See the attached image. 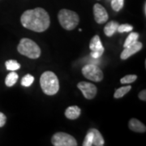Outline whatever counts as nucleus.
Instances as JSON below:
<instances>
[{"label":"nucleus","mask_w":146,"mask_h":146,"mask_svg":"<svg viewBox=\"0 0 146 146\" xmlns=\"http://www.w3.org/2000/svg\"><path fill=\"white\" fill-rule=\"evenodd\" d=\"M22 25L27 29L36 33L46 31L50 25V18L45 9L36 7L25 11L21 18Z\"/></svg>","instance_id":"f257e3e1"},{"label":"nucleus","mask_w":146,"mask_h":146,"mask_svg":"<svg viewBox=\"0 0 146 146\" xmlns=\"http://www.w3.org/2000/svg\"><path fill=\"white\" fill-rule=\"evenodd\" d=\"M40 84L43 93L49 96L56 94L59 90V81L57 76L50 71L45 72L41 76Z\"/></svg>","instance_id":"f03ea898"},{"label":"nucleus","mask_w":146,"mask_h":146,"mask_svg":"<svg viewBox=\"0 0 146 146\" xmlns=\"http://www.w3.org/2000/svg\"><path fill=\"white\" fill-rule=\"evenodd\" d=\"M17 50L22 55L33 59L41 56V49L36 42L29 38H22L17 46Z\"/></svg>","instance_id":"7ed1b4c3"},{"label":"nucleus","mask_w":146,"mask_h":146,"mask_svg":"<svg viewBox=\"0 0 146 146\" xmlns=\"http://www.w3.org/2000/svg\"><path fill=\"white\" fill-rule=\"evenodd\" d=\"M58 19L64 29L73 30L79 25L80 18L77 13L68 9H62L58 14Z\"/></svg>","instance_id":"20e7f679"},{"label":"nucleus","mask_w":146,"mask_h":146,"mask_svg":"<svg viewBox=\"0 0 146 146\" xmlns=\"http://www.w3.org/2000/svg\"><path fill=\"white\" fill-rule=\"evenodd\" d=\"M83 76L94 82H100L103 79V72L98 66L94 64H87L82 68Z\"/></svg>","instance_id":"39448f33"},{"label":"nucleus","mask_w":146,"mask_h":146,"mask_svg":"<svg viewBox=\"0 0 146 146\" xmlns=\"http://www.w3.org/2000/svg\"><path fill=\"white\" fill-rule=\"evenodd\" d=\"M51 143L54 146H76L77 141L72 136L65 132H57L51 138Z\"/></svg>","instance_id":"423d86ee"},{"label":"nucleus","mask_w":146,"mask_h":146,"mask_svg":"<svg viewBox=\"0 0 146 146\" xmlns=\"http://www.w3.org/2000/svg\"><path fill=\"white\" fill-rule=\"evenodd\" d=\"M89 48L91 50V57L97 59L99 58L104 53V47L102 46V43L101 42L100 36L98 35H95V36L91 39L90 43H89Z\"/></svg>","instance_id":"0eeeda50"},{"label":"nucleus","mask_w":146,"mask_h":146,"mask_svg":"<svg viewBox=\"0 0 146 146\" xmlns=\"http://www.w3.org/2000/svg\"><path fill=\"white\" fill-rule=\"evenodd\" d=\"M77 87L81 91L84 97L86 99H94L97 94V92H98L97 87L94 84L89 83V82H84V81L80 82L77 84Z\"/></svg>","instance_id":"6e6552de"},{"label":"nucleus","mask_w":146,"mask_h":146,"mask_svg":"<svg viewBox=\"0 0 146 146\" xmlns=\"http://www.w3.org/2000/svg\"><path fill=\"white\" fill-rule=\"evenodd\" d=\"M94 15L95 21L100 25L106 23L109 18L106 10L99 3H96L94 6Z\"/></svg>","instance_id":"1a4fd4ad"},{"label":"nucleus","mask_w":146,"mask_h":146,"mask_svg":"<svg viewBox=\"0 0 146 146\" xmlns=\"http://www.w3.org/2000/svg\"><path fill=\"white\" fill-rule=\"evenodd\" d=\"M142 47H143L142 43L141 42H138V41L136 43L129 46L125 47L124 50H123V52L121 53V55H120L121 59L125 60L127 58H128L131 55H133V54H135L137 52H139L142 49Z\"/></svg>","instance_id":"9d476101"},{"label":"nucleus","mask_w":146,"mask_h":146,"mask_svg":"<svg viewBox=\"0 0 146 146\" xmlns=\"http://www.w3.org/2000/svg\"><path fill=\"white\" fill-rule=\"evenodd\" d=\"M128 127L131 130L135 131V132H140V133H143L145 132L146 127L140 120L136 119H131L128 123Z\"/></svg>","instance_id":"9b49d317"},{"label":"nucleus","mask_w":146,"mask_h":146,"mask_svg":"<svg viewBox=\"0 0 146 146\" xmlns=\"http://www.w3.org/2000/svg\"><path fill=\"white\" fill-rule=\"evenodd\" d=\"M81 113V110L77 106H69L65 110V116L68 119H78Z\"/></svg>","instance_id":"f8f14e48"},{"label":"nucleus","mask_w":146,"mask_h":146,"mask_svg":"<svg viewBox=\"0 0 146 146\" xmlns=\"http://www.w3.org/2000/svg\"><path fill=\"white\" fill-rule=\"evenodd\" d=\"M119 26V23L116 21H110L104 28L105 34L107 36H113V34L117 31V29Z\"/></svg>","instance_id":"ddd939ff"},{"label":"nucleus","mask_w":146,"mask_h":146,"mask_svg":"<svg viewBox=\"0 0 146 146\" xmlns=\"http://www.w3.org/2000/svg\"><path fill=\"white\" fill-rule=\"evenodd\" d=\"M91 131H93L94 135V140H93V145L95 146H102L104 145L105 141L102 134L98 129L91 128Z\"/></svg>","instance_id":"4468645a"},{"label":"nucleus","mask_w":146,"mask_h":146,"mask_svg":"<svg viewBox=\"0 0 146 146\" xmlns=\"http://www.w3.org/2000/svg\"><path fill=\"white\" fill-rule=\"evenodd\" d=\"M19 78V76L16 72H15V71H11L5 79V84L7 87H11L13 86L17 82Z\"/></svg>","instance_id":"2eb2a0df"},{"label":"nucleus","mask_w":146,"mask_h":146,"mask_svg":"<svg viewBox=\"0 0 146 146\" xmlns=\"http://www.w3.org/2000/svg\"><path fill=\"white\" fill-rule=\"evenodd\" d=\"M131 89V85H127V86H123L119 89H116L115 93L114 94V98H123L125 94H127L129 91Z\"/></svg>","instance_id":"dca6fc26"},{"label":"nucleus","mask_w":146,"mask_h":146,"mask_svg":"<svg viewBox=\"0 0 146 146\" xmlns=\"http://www.w3.org/2000/svg\"><path fill=\"white\" fill-rule=\"evenodd\" d=\"M138 38H139V34L137 33H131L130 34L128 35V36L127 37L125 42L123 44V47H127L136 43L138 41Z\"/></svg>","instance_id":"f3484780"},{"label":"nucleus","mask_w":146,"mask_h":146,"mask_svg":"<svg viewBox=\"0 0 146 146\" xmlns=\"http://www.w3.org/2000/svg\"><path fill=\"white\" fill-rule=\"evenodd\" d=\"M6 68L8 71H16L21 68V64L16 60H7L5 63Z\"/></svg>","instance_id":"a211bd4d"},{"label":"nucleus","mask_w":146,"mask_h":146,"mask_svg":"<svg viewBox=\"0 0 146 146\" xmlns=\"http://www.w3.org/2000/svg\"><path fill=\"white\" fill-rule=\"evenodd\" d=\"M34 81V77L30 75V74H28L26 76H25L22 80H21V84L25 87H29L30 86L33 82Z\"/></svg>","instance_id":"6ab92c4d"},{"label":"nucleus","mask_w":146,"mask_h":146,"mask_svg":"<svg viewBox=\"0 0 146 146\" xmlns=\"http://www.w3.org/2000/svg\"><path fill=\"white\" fill-rule=\"evenodd\" d=\"M93 140H94V135L93 131L91 129H89L86 134V136L84 138V141L83 142V146H92L93 145Z\"/></svg>","instance_id":"aec40b11"},{"label":"nucleus","mask_w":146,"mask_h":146,"mask_svg":"<svg viewBox=\"0 0 146 146\" xmlns=\"http://www.w3.org/2000/svg\"><path fill=\"white\" fill-rule=\"evenodd\" d=\"M124 5V0H112L111 7L115 11H119Z\"/></svg>","instance_id":"412c9836"},{"label":"nucleus","mask_w":146,"mask_h":146,"mask_svg":"<svg viewBox=\"0 0 146 146\" xmlns=\"http://www.w3.org/2000/svg\"><path fill=\"white\" fill-rule=\"evenodd\" d=\"M136 79H137V76L136 75H127V76H126L121 79L120 82H121V84H131L133 83L134 81H136Z\"/></svg>","instance_id":"4be33fe9"},{"label":"nucleus","mask_w":146,"mask_h":146,"mask_svg":"<svg viewBox=\"0 0 146 146\" xmlns=\"http://www.w3.org/2000/svg\"><path fill=\"white\" fill-rule=\"evenodd\" d=\"M133 29V27L131 25H127V24H124V25H119L117 31L119 33H127V32H130Z\"/></svg>","instance_id":"5701e85b"},{"label":"nucleus","mask_w":146,"mask_h":146,"mask_svg":"<svg viewBox=\"0 0 146 146\" xmlns=\"http://www.w3.org/2000/svg\"><path fill=\"white\" fill-rule=\"evenodd\" d=\"M6 121H7L6 115L3 113L0 112V127H3V126L5 125Z\"/></svg>","instance_id":"b1692460"},{"label":"nucleus","mask_w":146,"mask_h":146,"mask_svg":"<svg viewBox=\"0 0 146 146\" xmlns=\"http://www.w3.org/2000/svg\"><path fill=\"white\" fill-rule=\"evenodd\" d=\"M139 98L141 101H146V90H142L139 94Z\"/></svg>","instance_id":"393cba45"}]
</instances>
